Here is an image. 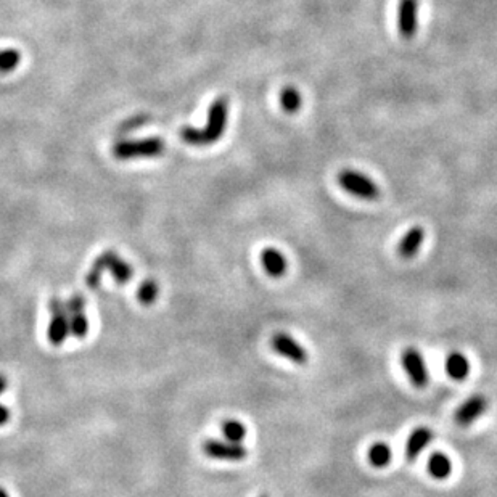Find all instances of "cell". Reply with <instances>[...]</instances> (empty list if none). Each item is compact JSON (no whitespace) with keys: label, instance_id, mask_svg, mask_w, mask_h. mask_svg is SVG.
Returning <instances> with one entry per match:
<instances>
[{"label":"cell","instance_id":"8992f818","mask_svg":"<svg viewBox=\"0 0 497 497\" xmlns=\"http://www.w3.org/2000/svg\"><path fill=\"white\" fill-rule=\"evenodd\" d=\"M203 452L209 458L224 462H241L248 456L245 446L227 440H208L203 444Z\"/></svg>","mask_w":497,"mask_h":497},{"label":"cell","instance_id":"d6986e66","mask_svg":"<svg viewBox=\"0 0 497 497\" xmlns=\"http://www.w3.org/2000/svg\"><path fill=\"white\" fill-rule=\"evenodd\" d=\"M69 333L74 338H85L89 333V318L83 312H74L69 317Z\"/></svg>","mask_w":497,"mask_h":497},{"label":"cell","instance_id":"6da1fadb","mask_svg":"<svg viewBox=\"0 0 497 497\" xmlns=\"http://www.w3.org/2000/svg\"><path fill=\"white\" fill-rule=\"evenodd\" d=\"M227 116H229V102L225 97H219L214 100L208 111L206 126L202 129L195 127H183L181 136L183 142L195 145V147H204V145H211L223 137L227 126Z\"/></svg>","mask_w":497,"mask_h":497},{"label":"cell","instance_id":"d4e9b609","mask_svg":"<svg viewBox=\"0 0 497 497\" xmlns=\"http://www.w3.org/2000/svg\"><path fill=\"white\" fill-rule=\"evenodd\" d=\"M261 497H267V496H261Z\"/></svg>","mask_w":497,"mask_h":497},{"label":"cell","instance_id":"cb8c5ba5","mask_svg":"<svg viewBox=\"0 0 497 497\" xmlns=\"http://www.w3.org/2000/svg\"><path fill=\"white\" fill-rule=\"evenodd\" d=\"M0 497H10L7 493H5L4 489H0Z\"/></svg>","mask_w":497,"mask_h":497},{"label":"cell","instance_id":"3957f363","mask_svg":"<svg viewBox=\"0 0 497 497\" xmlns=\"http://www.w3.org/2000/svg\"><path fill=\"white\" fill-rule=\"evenodd\" d=\"M164 142L160 137H147L142 140H122L113 148V155L118 160L153 158L164 151Z\"/></svg>","mask_w":497,"mask_h":497},{"label":"cell","instance_id":"2e32d148","mask_svg":"<svg viewBox=\"0 0 497 497\" xmlns=\"http://www.w3.org/2000/svg\"><path fill=\"white\" fill-rule=\"evenodd\" d=\"M391 461V449L385 442H375L369 449V462L377 468L386 467Z\"/></svg>","mask_w":497,"mask_h":497},{"label":"cell","instance_id":"7a4b0ae2","mask_svg":"<svg viewBox=\"0 0 497 497\" xmlns=\"http://www.w3.org/2000/svg\"><path fill=\"white\" fill-rule=\"evenodd\" d=\"M106 271L111 272L113 279L120 285L127 284L129 280L132 279L134 274L131 264L124 261L116 251H105L95 259L94 266H92L89 274L85 275V285H88L89 288H97L102 282V275Z\"/></svg>","mask_w":497,"mask_h":497},{"label":"cell","instance_id":"7402d4cb","mask_svg":"<svg viewBox=\"0 0 497 497\" xmlns=\"http://www.w3.org/2000/svg\"><path fill=\"white\" fill-rule=\"evenodd\" d=\"M10 417H12V412H10V409L5 407L4 404H0V426L7 425Z\"/></svg>","mask_w":497,"mask_h":497},{"label":"cell","instance_id":"ac0fdd59","mask_svg":"<svg viewBox=\"0 0 497 497\" xmlns=\"http://www.w3.org/2000/svg\"><path fill=\"white\" fill-rule=\"evenodd\" d=\"M280 104H282V108L286 113L293 115L302 105L301 94L295 88H285L280 94Z\"/></svg>","mask_w":497,"mask_h":497},{"label":"cell","instance_id":"4fadbf2b","mask_svg":"<svg viewBox=\"0 0 497 497\" xmlns=\"http://www.w3.org/2000/svg\"><path fill=\"white\" fill-rule=\"evenodd\" d=\"M261 262L264 271H266L271 277H282L286 272V267H288V262H286L285 256L280 253L277 248H264L261 251Z\"/></svg>","mask_w":497,"mask_h":497},{"label":"cell","instance_id":"e0dca14e","mask_svg":"<svg viewBox=\"0 0 497 497\" xmlns=\"http://www.w3.org/2000/svg\"><path fill=\"white\" fill-rule=\"evenodd\" d=\"M223 435L227 441L230 442H239L241 444L243 440L246 438V426L243 425L239 420H225L223 424Z\"/></svg>","mask_w":497,"mask_h":497},{"label":"cell","instance_id":"5bb4252c","mask_svg":"<svg viewBox=\"0 0 497 497\" xmlns=\"http://www.w3.org/2000/svg\"><path fill=\"white\" fill-rule=\"evenodd\" d=\"M446 372L452 380L462 382L465 380L470 374V362L468 359L458 351H452L446 358Z\"/></svg>","mask_w":497,"mask_h":497},{"label":"cell","instance_id":"ba28073f","mask_svg":"<svg viewBox=\"0 0 497 497\" xmlns=\"http://www.w3.org/2000/svg\"><path fill=\"white\" fill-rule=\"evenodd\" d=\"M271 344H272L275 353L284 356V358L291 360L293 364L302 365V364H306L307 359H309L307 351L302 348L295 338H291L290 335H286V333L274 335L272 340H271Z\"/></svg>","mask_w":497,"mask_h":497},{"label":"cell","instance_id":"30bf717a","mask_svg":"<svg viewBox=\"0 0 497 497\" xmlns=\"http://www.w3.org/2000/svg\"><path fill=\"white\" fill-rule=\"evenodd\" d=\"M488 410V399L483 394H473L472 398H468L456 412V424L461 426L472 425L475 420H478L482 415Z\"/></svg>","mask_w":497,"mask_h":497},{"label":"cell","instance_id":"603a6c76","mask_svg":"<svg viewBox=\"0 0 497 497\" xmlns=\"http://www.w3.org/2000/svg\"><path fill=\"white\" fill-rule=\"evenodd\" d=\"M7 385H8V382H7V378H5L4 375H0V396H2L4 391L7 390Z\"/></svg>","mask_w":497,"mask_h":497},{"label":"cell","instance_id":"5b68a950","mask_svg":"<svg viewBox=\"0 0 497 497\" xmlns=\"http://www.w3.org/2000/svg\"><path fill=\"white\" fill-rule=\"evenodd\" d=\"M48 311L52 314V321L48 323V340L53 346H60L66 338L69 337V317H71V312H69V307L66 304V301L53 298L48 302Z\"/></svg>","mask_w":497,"mask_h":497},{"label":"cell","instance_id":"9c48e42d","mask_svg":"<svg viewBox=\"0 0 497 497\" xmlns=\"http://www.w3.org/2000/svg\"><path fill=\"white\" fill-rule=\"evenodd\" d=\"M419 0H401L398 10V28L404 39H412L417 31Z\"/></svg>","mask_w":497,"mask_h":497},{"label":"cell","instance_id":"8fae6325","mask_svg":"<svg viewBox=\"0 0 497 497\" xmlns=\"http://www.w3.org/2000/svg\"><path fill=\"white\" fill-rule=\"evenodd\" d=\"M424 240H425L424 227L415 225L412 229H409L407 234L402 237L401 241H399L398 253L404 259H412L419 253Z\"/></svg>","mask_w":497,"mask_h":497},{"label":"cell","instance_id":"7c38bea8","mask_svg":"<svg viewBox=\"0 0 497 497\" xmlns=\"http://www.w3.org/2000/svg\"><path fill=\"white\" fill-rule=\"evenodd\" d=\"M433 440V431L428 426H419L410 433L407 444H406V457L409 461H415L420 454L424 452L426 446L430 444V441Z\"/></svg>","mask_w":497,"mask_h":497},{"label":"cell","instance_id":"52a82bcc","mask_svg":"<svg viewBox=\"0 0 497 497\" xmlns=\"http://www.w3.org/2000/svg\"><path fill=\"white\" fill-rule=\"evenodd\" d=\"M401 359H402L404 370H406L409 380L412 382L414 386L425 388L428 385V378H430L428 369H426L425 359L419 349L415 348L404 349Z\"/></svg>","mask_w":497,"mask_h":497},{"label":"cell","instance_id":"277c9868","mask_svg":"<svg viewBox=\"0 0 497 497\" xmlns=\"http://www.w3.org/2000/svg\"><path fill=\"white\" fill-rule=\"evenodd\" d=\"M338 183L342 186L343 190L362 200H377L380 197V188H378L377 183L369 176L362 174L359 171H342L338 174Z\"/></svg>","mask_w":497,"mask_h":497},{"label":"cell","instance_id":"ffe728a7","mask_svg":"<svg viewBox=\"0 0 497 497\" xmlns=\"http://www.w3.org/2000/svg\"><path fill=\"white\" fill-rule=\"evenodd\" d=\"M158 284L155 282V280H145V282L139 286L137 290V298L139 301L142 302V304L148 306L151 302H155V300L158 298Z\"/></svg>","mask_w":497,"mask_h":497},{"label":"cell","instance_id":"9a60e30c","mask_svg":"<svg viewBox=\"0 0 497 497\" xmlns=\"http://www.w3.org/2000/svg\"><path fill=\"white\" fill-rule=\"evenodd\" d=\"M428 472L436 479H446L452 472L451 458L442 452H435L428 461Z\"/></svg>","mask_w":497,"mask_h":497},{"label":"cell","instance_id":"44dd1931","mask_svg":"<svg viewBox=\"0 0 497 497\" xmlns=\"http://www.w3.org/2000/svg\"><path fill=\"white\" fill-rule=\"evenodd\" d=\"M21 53L15 48H4L0 50V73H10L18 66Z\"/></svg>","mask_w":497,"mask_h":497}]
</instances>
